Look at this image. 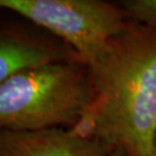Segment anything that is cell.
<instances>
[{"label": "cell", "mask_w": 156, "mask_h": 156, "mask_svg": "<svg viewBox=\"0 0 156 156\" xmlns=\"http://www.w3.org/2000/svg\"><path fill=\"white\" fill-rule=\"evenodd\" d=\"M0 9L61 38L86 68L130 23L120 6L104 0H0Z\"/></svg>", "instance_id": "obj_3"}, {"label": "cell", "mask_w": 156, "mask_h": 156, "mask_svg": "<svg viewBox=\"0 0 156 156\" xmlns=\"http://www.w3.org/2000/svg\"><path fill=\"white\" fill-rule=\"evenodd\" d=\"M93 98L85 65L65 59L29 68L0 86V131L68 128Z\"/></svg>", "instance_id": "obj_2"}, {"label": "cell", "mask_w": 156, "mask_h": 156, "mask_svg": "<svg viewBox=\"0 0 156 156\" xmlns=\"http://www.w3.org/2000/svg\"><path fill=\"white\" fill-rule=\"evenodd\" d=\"M87 69L98 140L128 156H150L156 134V30L130 21Z\"/></svg>", "instance_id": "obj_1"}, {"label": "cell", "mask_w": 156, "mask_h": 156, "mask_svg": "<svg viewBox=\"0 0 156 156\" xmlns=\"http://www.w3.org/2000/svg\"><path fill=\"white\" fill-rule=\"evenodd\" d=\"M118 5L132 23L156 30V0H123Z\"/></svg>", "instance_id": "obj_6"}, {"label": "cell", "mask_w": 156, "mask_h": 156, "mask_svg": "<svg viewBox=\"0 0 156 156\" xmlns=\"http://www.w3.org/2000/svg\"><path fill=\"white\" fill-rule=\"evenodd\" d=\"M66 129L73 136L79 139L88 140V141L98 140V117L93 99L82 111V113L76 119V121Z\"/></svg>", "instance_id": "obj_7"}, {"label": "cell", "mask_w": 156, "mask_h": 156, "mask_svg": "<svg viewBox=\"0 0 156 156\" xmlns=\"http://www.w3.org/2000/svg\"><path fill=\"white\" fill-rule=\"evenodd\" d=\"M108 156H128L124 151L120 150V149H116V148H113L112 151L110 152Z\"/></svg>", "instance_id": "obj_8"}, {"label": "cell", "mask_w": 156, "mask_h": 156, "mask_svg": "<svg viewBox=\"0 0 156 156\" xmlns=\"http://www.w3.org/2000/svg\"><path fill=\"white\" fill-rule=\"evenodd\" d=\"M104 142L82 140L66 128L0 131V156H108Z\"/></svg>", "instance_id": "obj_4"}, {"label": "cell", "mask_w": 156, "mask_h": 156, "mask_svg": "<svg viewBox=\"0 0 156 156\" xmlns=\"http://www.w3.org/2000/svg\"><path fill=\"white\" fill-rule=\"evenodd\" d=\"M69 59L55 47L26 34L0 32V86L29 68Z\"/></svg>", "instance_id": "obj_5"}, {"label": "cell", "mask_w": 156, "mask_h": 156, "mask_svg": "<svg viewBox=\"0 0 156 156\" xmlns=\"http://www.w3.org/2000/svg\"><path fill=\"white\" fill-rule=\"evenodd\" d=\"M150 156H156V134L154 136V140H153V144H152V150H151Z\"/></svg>", "instance_id": "obj_9"}]
</instances>
